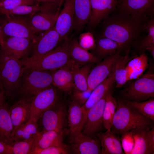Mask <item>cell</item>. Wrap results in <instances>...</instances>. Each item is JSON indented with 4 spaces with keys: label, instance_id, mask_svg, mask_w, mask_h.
Wrapping results in <instances>:
<instances>
[{
    "label": "cell",
    "instance_id": "6da1fadb",
    "mask_svg": "<svg viewBox=\"0 0 154 154\" xmlns=\"http://www.w3.org/2000/svg\"><path fill=\"white\" fill-rule=\"evenodd\" d=\"M118 12L103 20L98 36L110 38L124 48L138 37L149 19Z\"/></svg>",
    "mask_w": 154,
    "mask_h": 154
},
{
    "label": "cell",
    "instance_id": "7a4b0ae2",
    "mask_svg": "<svg viewBox=\"0 0 154 154\" xmlns=\"http://www.w3.org/2000/svg\"><path fill=\"white\" fill-rule=\"evenodd\" d=\"M21 61L0 48V83L10 100L17 95L19 83L25 70Z\"/></svg>",
    "mask_w": 154,
    "mask_h": 154
},
{
    "label": "cell",
    "instance_id": "3957f363",
    "mask_svg": "<svg viewBox=\"0 0 154 154\" xmlns=\"http://www.w3.org/2000/svg\"><path fill=\"white\" fill-rule=\"evenodd\" d=\"M121 145L126 154H154V128L145 126L122 134Z\"/></svg>",
    "mask_w": 154,
    "mask_h": 154
},
{
    "label": "cell",
    "instance_id": "277c9868",
    "mask_svg": "<svg viewBox=\"0 0 154 154\" xmlns=\"http://www.w3.org/2000/svg\"><path fill=\"white\" fill-rule=\"evenodd\" d=\"M117 103L111 128L113 133L122 135L139 127L152 126L153 121L127 104L124 101L119 100Z\"/></svg>",
    "mask_w": 154,
    "mask_h": 154
},
{
    "label": "cell",
    "instance_id": "5b68a950",
    "mask_svg": "<svg viewBox=\"0 0 154 154\" xmlns=\"http://www.w3.org/2000/svg\"><path fill=\"white\" fill-rule=\"evenodd\" d=\"M19 83L17 95L31 99L38 92L52 85L54 71L26 68Z\"/></svg>",
    "mask_w": 154,
    "mask_h": 154
},
{
    "label": "cell",
    "instance_id": "8992f818",
    "mask_svg": "<svg viewBox=\"0 0 154 154\" xmlns=\"http://www.w3.org/2000/svg\"><path fill=\"white\" fill-rule=\"evenodd\" d=\"M69 38L41 58L33 61H21L25 69L54 71L65 66L71 60L68 48Z\"/></svg>",
    "mask_w": 154,
    "mask_h": 154
},
{
    "label": "cell",
    "instance_id": "52a82bcc",
    "mask_svg": "<svg viewBox=\"0 0 154 154\" xmlns=\"http://www.w3.org/2000/svg\"><path fill=\"white\" fill-rule=\"evenodd\" d=\"M127 86L122 92L124 101H145L154 97V74L146 73Z\"/></svg>",
    "mask_w": 154,
    "mask_h": 154
},
{
    "label": "cell",
    "instance_id": "ba28073f",
    "mask_svg": "<svg viewBox=\"0 0 154 154\" xmlns=\"http://www.w3.org/2000/svg\"><path fill=\"white\" fill-rule=\"evenodd\" d=\"M62 40L54 26L37 35L36 40L33 43L31 56L20 60L23 62L36 60L55 48Z\"/></svg>",
    "mask_w": 154,
    "mask_h": 154
},
{
    "label": "cell",
    "instance_id": "9c48e42d",
    "mask_svg": "<svg viewBox=\"0 0 154 154\" xmlns=\"http://www.w3.org/2000/svg\"><path fill=\"white\" fill-rule=\"evenodd\" d=\"M0 25L4 35L9 37L27 38L34 42L37 35L34 34L27 20L14 15H5L0 17Z\"/></svg>",
    "mask_w": 154,
    "mask_h": 154
},
{
    "label": "cell",
    "instance_id": "30bf717a",
    "mask_svg": "<svg viewBox=\"0 0 154 154\" xmlns=\"http://www.w3.org/2000/svg\"><path fill=\"white\" fill-rule=\"evenodd\" d=\"M61 6L52 3L46 9L30 15V19L27 21L34 34H39L54 26Z\"/></svg>",
    "mask_w": 154,
    "mask_h": 154
},
{
    "label": "cell",
    "instance_id": "8fae6325",
    "mask_svg": "<svg viewBox=\"0 0 154 154\" xmlns=\"http://www.w3.org/2000/svg\"><path fill=\"white\" fill-rule=\"evenodd\" d=\"M121 50H118L106 57L92 68L88 77V89L92 90L111 74Z\"/></svg>",
    "mask_w": 154,
    "mask_h": 154
},
{
    "label": "cell",
    "instance_id": "7c38bea8",
    "mask_svg": "<svg viewBox=\"0 0 154 154\" xmlns=\"http://www.w3.org/2000/svg\"><path fill=\"white\" fill-rule=\"evenodd\" d=\"M56 87L52 84L38 92L31 100L29 119L38 121L42 113L55 104L58 96Z\"/></svg>",
    "mask_w": 154,
    "mask_h": 154
},
{
    "label": "cell",
    "instance_id": "4fadbf2b",
    "mask_svg": "<svg viewBox=\"0 0 154 154\" xmlns=\"http://www.w3.org/2000/svg\"><path fill=\"white\" fill-rule=\"evenodd\" d=\"M116 10L134 17L149 19L153 17L154 0H124Z\"/></svg>",
    "mask_w": 154,
    "mask_h": 154
},
{
    "label": "cell",
    "instance_id": "5bb4252c",
    "mask_svg": "<svg viewBox=\"0 0 154 154\" xmlns=\"http://www.w3.org/2000/svg\"><path fill=\"white\" fill-rule=\"evenodd\" d=\"M34 42L27 38L9 37L5 38L0 48L13 57L20 60L28 56Z\"/></svg>",
    "mask_w": 154,
    "mask_h": 154
},
{
    "label": "cell",
    "instance_id": "9a60e30c",
    "mask_svg": "<svg viewBox=\"0 0 154 154\" xmlns=\"http://www.w3.org/2000/svg\"><path fill=\"white\" fill-rule=\"evenodd\" d=\"M105 102V95L89 110L82 129L84 135L93 137L101 128L103 124V116Z\"/></svg>",
    "mask_w": 154,
    "mask_h": 154
},
{
    "label": "cell",
    "instance_id": "2e32d148",
    "mask_svg": "<svg viewBox=\"0 0 154 154\" xmlns=\"http://www.w3.org/2000/svg\"><path fill=\"white\" fill-rule=\"evenodd\" d=\"M70 139L71 143V149L74 153L101 154V144L99 139L86 136L81 131Z\"/></svg>",
    "mask_w": 154,
    "mask_h": 154
},
{
    "label": "cell",
    "instance_id": "e0dca14e",
    "mask_svg": "<svg viewBox=\"0 0 154 154\" xmlns=\"http://www.w3.org/2000/svg\"><path fill=\"white\" fill-rule=\"evenodd\" d=\"M74 0H65L63 7L60 12L54 27L62 39L68 38L73 28Z\"/></svg>",
    "mask_w": 154,
    "mask_h": 154
},
{
    "label": "cell",
    "instance_id": "ac0fdd59",
    "mask_svg": "<svg viewBox=\"0 0 154 154\" xmlns=\"http://www.w3.org/2000/svg\"><path fill=\"white\" fill-rule=\"evenodd\" d=\"M80 65L71 59L66 65L54 71L52 84L65 92L70 91L74 86V77L76 70Z\"/></svg>",
    "mask_w": 154,
    "mask_h": 154
},
{
    "label": "cell",
    "instance_id": "d6986e66",
    "mask_svg": "<svg viewBox=\"0 0 154 154\" xmlns=\"http://www.w3.org/2000/svg\"><path fill=\"white\" fill-rule=\"evenodd\" d=\"M91 12L88 23V26L94 28L116 10L119 5L117 0H90Z\"/></svg>",
    "mask_w": 154,
    "mask_h": 154
},
{
    "label": "cell",
    "instance_id": "ffe728a7",
    "mask_svg": "<svg viewBox=\"0 0 154 154\" xmlns=\"http://www.w3.org/2000/svg\"><path fill=\"white\" fill-rule=\"evenodd\" d=\"M115 82L114 68L111 74L92 91L89 98L81 106L82 120L80 128L82 130L90 109L99 101L110 89Z\"/></svg>",
    "mask_w": 154,
    "mask_h": 154
},
{
    "label": "cell",
    "instance_id": "44dd1931",
    "mask_svg": "<svg viewBox=\"0 0 154 154\" xmlns=\"http://www.w3.org/2000/svg\"><path fill=\"white\" fill-rule=\"evenodd\" d=\"M56 104L44 111L38 119H40L43 130L62 131L64 113L63 107Z\"/></svg>",
    "mask_w": 154,
    "mask_h": 154
},
{
    "label": "cell",
    "instance_id": "7402d4cb",
    "mask_svg": "<svg viewBox=\"0 0 154 154\" xmlns=\"http://www.w3.org/2000/svg\"><path fill=\"white\" fill-rule=\"evenodd\" d=\"M31 100L20 98L9 108V114L13 127V137L16 129L29 119Z\"/></svg>",
    "mask_w": 154,
    "mask_h": 154
},
{
    "label": "cell",
    "instance_id": "603a6c76",
    "mask_svg": "<svg viewBox=\"0 0 154 154\" xmlns=\"http://www.w3.org/2000/svg\"><path fill=\"white\" fill-rule=\"evenodd\" d=\"M63 135L62 131H39L35 137L31 152L36 149H44L52 146L65 144L63 142Z\"/></svg>",
    "mask_w": 154,
    "mask_h": 154
},
{
    "label": "cell",
    "instance_id": "cb8c5ba5",
    "mask_svg": "<svg viewBox=\"0 0 154 154\" xmlns=\"http://www.w3.org/2000/svg\"><path fill=\"white\" fill-rule=\"evenodd\" d=\"M68 48L71 59L80 65L100 62V59L94 54L82 48L75 37L69 39Z\"/></svg>",
    "mask_w": 154,
    "mask_h": 154
},
{
    "label": "cell",
    "instance_id": "d4e9b609",
    "mask_svg": "<svg viewBox=\"0 0 154 154\" xmlns=\"http://www.w3.org/2000/svg\"><path fill=\"white\" fill-rule=\"evenodd\" d=\"M90 0H74L73 29L80 32L89 22L91 16Z\"/></svg>",
    "mask_w": 154,
    "mask_h": 154
},
{
    "label": "cell",
    "instance_id": "484cf974",
    "mask_svg": "<svg viewBox=\"0 0 154 154\" xmlns=\"http://www.w3.org/2000/svg\"><path fill=\"white\" fill-rule=\"evenodd\" d=\"M101 144V154H124L119 138L111 130L97 133Z\"/></svg>",
    "mask_w": 154,
    "mask_h": 154
},
{
    "label": "cell",
    "instance_id": "4316f807",
    "mask_svg": "<svg viewBox=\"0 0 154 154\" xmlns=\"http://www.w3.org/2000/svg\"><path fill=\"white\" fill-rule=\"evenodd\" d=\"M0 141L11 145L14 142L9 108L5 102L0 106Z\"/></svg>",
    "mask_w": 154,
    "mask_h": 154
},
{
    "label": "cell",
    "instance_id": "83f0119b",
    "mask_svg": "<svg viewBox=\"0 0 154 154\" xmlns=\"http://www.w3.org/2000/svg\"><path fill=\"white\" fill-rule=\"evenodd\" d=\"M149 66L147 56L144 53L135 55L128 62L126 70L128 81L136 79L142 74Z\"/></svg>",
    "mask_w": 154,
    "mask_h": 154
},
{
    "label": "cell",
    "instance_id": "f1b7e54d",
    "mask_svg": "<svg viewBox=\"0 0 154 154\" xmlns=\"http://www.w3.org/2000/svg\"><path fill=\"white\" fill-rule=\"evenodd\" d=\"M95 42V47L93 50L94 53V54L100 59L105 58L117 50L123 48L120 44L106 37L98 36Z\"/></svg>",
    "mask_w": 154,
    "mask_h": 154
},
{
    "label": "cell",
    "instance_id": "f546056e",
    "mask_svg": "<svg viewBox=\"0 0 154 154\" xmlns=\"http://www.w3.org/2000/svg\"><path fill=\"white\" fill-rule=\"evenodd\" d=\"M81 106L73 101L69 105L68 110V123L70 139L76 133L82 131L80 128L82 120Z\"/></svg>",
    "mask_w": 154,
    "mask_h": 154
},
{
    "label": "cell",
    "instance_id": "4dcf8cb0",
    "mask_svg": "<svg viewBox=\"0 0 154 154\" xmlns=\"http://www.w3.org/2000/svg\"><path fill=\"white\" fill-rule=\"evenodd\" d=\"M129 48L124 55L119 56L115 64L114 78L117 88L122 87L128 81L126 70V66L128 62L134 56H129Z\"/></svg>",
    "mask_w": 154,
    "mask_h": 154
},
{
    "label": "cell",
    "instance_id": "1f68e13d",
    "mask_svg": "<svg viewBox=\"0 0 154 154\" xmlns=\"http://www.w3.org/2000/svg\"><path fill=\"white\" fill-rule=\"evenodd\" d=\"M37 122V120L32 118L21 125L15 132L14 141L28 140L34 137L39 131Z\"/></svg>",
    "mask_w": 154,
    "mask_h": 154
},
{
    "label": "cell",
    "instance_id": "d6a6232c",
    "mask_svg": "<svg viewBox=\"0 0 154 154\" xmlns=\"http://www.w3.org/2000/svg\"><path fill=\"white\" fill-rule=\"evenodd\" d=\"M105 102L103 116V125L107 130H110L117 106V103L110 90L105 95Z\"/></svg>",
    "mask_w": 154,
    "mask_h": 154
},
{
    "label": "cell",
    "instance_id": "836d02e7",
    "mask_svg": "<svg viewBox=\"0 0 154 154\" xmlns=\"http://www.w3.org/2000/svg\"><path fill=\"white\" fill-rule=\"evenodd\" d=\"M94 64L88 63L77 69L74 75V90L84 91L88 89V77Z\"/></svg>",
    "mask_w": 154,
    "mask_h": 154
},
{
    "label": "cell",
    "instance_id": "e575fe53",
    "mask_svg": "<svg viewBox=\"0 0 154 154\" xmlns=\"http://www.w3.org/2000/svg\"><path fill=\"white\" fill-rule=\"evenodd\" d=\"M32 5H22L18 6L12 10L5 12L3 15L8 16L14 15H33L47 9L51 2H40Z\"/></svg>",
    "mask_w": 154,
    "mask_h": 154
},
{
    "label": "cell",
    "instance_id": "d590c367",
    "mask_svg": "<svg viewBox=\"0 0 154 154\" xmlns=\"http://www.w3.org/2000/svg\"><path fill=\"white\" fill-rule=\"evenodd\" d=\"M141 102L124 101L126 103L145 116L154 121V99Z\"/></svg>",
    "mask_w": 154,
    "mask_h": 154
},
{
    "label": "cell",
    "instance_id": "8d00e7d4",
    "mask_svg": "<svg viewBox=\"0 0 154 154\" xmlns=\"http://www.w3.org/2000/svg\"><path fill=\"white\" fill-rule=\"evenodd\" d=\"M144 29L147 30V34L142 40L139 46L141 49L143 50L154 46V19L153 17L147 20L144 25Z\"/></svg>",
    "mask_w": 154,
    "mask_h": 154
},
{
    "label": "cell",
    "instance_id": "74e56055",
    "mask_svg": "<svg viewBox=\"0 0 154 154\" xmlns=\"http://www.w3.org/2000/svg\"><path fill=\"white\" fill-rule=\"evenodd\" d=\"M40 3L34 0H0V14L3 15L21 5H32Z\"/></svg>",
    "mask_w": 154,
    "mask_h": 154
},
{
    "label": "cell",
    "instance_id": "f35d334b",
    "mask_svg": "<svg viewBox=\"0 0 154 154\" xmlns=\"http://www.w3.org/2000/svg\"><path fill=\"white\" fill-rule=\"evenodd\" d=\"M35 137L28 140L14 141L11 145L12 154H31Z\"/></svg>",
    "mask_w": 154,
    "mask_h": 154
},
{
    "label": "cell",
    "instance_id": "ab89813d",
    "mask_svg": "<svg viewBox=\"0 0 154 154\" xmlns=\"http://www.w3.org/2000/svg\"><path fill=\"white\" fill-rule=\"evenodd\" d=\"M78 42L82 48L87 51L93 50L95 47V40L92 33L90 31L81 34Z\"/></svg>",
    "mask_w": 154,
    "mask_h": 154
},
{
    "label": "cell",
    "instance_id": "60d3db41",
    "mask_svg": "<svg viewBox=\"0 0 154 154\" xmlns=\"http://www.w3.org/2000/svg\"><path fill=\"white\" fill-rule=\"evenodd\" d=\"M69 153L65 144L50 147L44 149H36L33 150L31 154H66Z\"/></svg>",
    "mask_w": 154,
    "mask_h": 154
},
{
    "label": "cell",
    "instance_id": "b9f144b4",
    "mask_svg": "<svg viewBox=\"0 0 154 154\" xmlns=\"http://www.w3.org/2000/svg\"><path fill=\"white\" fill-rule=\"evenodd\" d=\"M92 91L88 89L84 91H80L74 90L72 95L73 101L82 106L87 101Z\"/></svg>",
    "mask_w": 154,
    "mask_h": 154
},
{
    "label": "cell",
    "instance_id": "7bdbcfd3",
    "mask_svg": "<svg viewBox=\"0 0 154 154\" xmlns=\"http://www.w3.org/2000/svg\"><path fill=\"white\" fill-rule=\"evenodd\" d=\"M0 154H12L11 145L0 141Z\"/></svg>",
    "mask_w": 154,
    "mask_h": 154
},
{
    "label": "cell",
    "instance_id": "ee69618b",
    "mask_svg": "<svg viewBox=\"0 0 154 154\" xmlns=\"http://www.w3.org/2000/svg\"><path fill=\"white\" fill-rule=\"evenodd\" d=\"M6 96L2 87L0 86V106L5 102Z\"/></svg>",
    "mask_w": 154,
    "mask_h": 154
},
{
    "label": "cell",
    "instance_id": "f6af8a7d",
    "mask_svg": "<svg viewBox=\"0 0 154 154\" xmlns=\"http://www.w3.org/2000/svg\"><path fill=\"white\" fill-rule=\"evenodd\" d=\"M5 37L3 33L2 28L0 25V45L1 46Z\"/></svg>",
    "mask_w": 154,
    "mask_h": 154
},
{
    "label": "cell",
    "instance_id": "bcb514c9",
    "mask_svg": "<svg viewBox=\"0 0 154 154\" xmlns=\"http://www.w3.org/2000/svg\"><path fill=\"white\" fill-rule=\"evenodd\" d=\"M64 0H42L43 2H51L57 3L61 5Z\"/></svg>",
    "mask_w": 154,
    "mask_h": 154
},
{
    "label": "cell",
    "instance_id": "7dc6e473",
    "mask_svg": "<svg viewBox=\"0 0 154 154\" xmlns=\"http://www.w3.org/2000/svg\"><path fill=\"white\" fill-rule=\"evenodd\" d=\"M146 50H147L151 54L153 58H154V46H152L147 48Z\"/></svg>",
    "mask_w": 154,
    "mask_h": 154
},
{
    "label": "cell",
    "instance_id": "c3c4849f",
    "mask_svg": "<svg viewBox=\"0 0 154 154\" xmlns=\"http://www.w3.org/2000/svg\"><path fill=\"white\" fill-rule=\"evenodd\" d=\"M38 2H42V0H34Z\"/></svg>",
    "mask_w": 154,
    "mask_h": 154
},
{
    "label": "cell",
    "instance_id": "681fc988",
    "mask_svg": "<svg viewBox=\"0 0 154 154\" xmlns=\"http://www.w3.org/2000/svg\"><path fill=\"white\" fill-rule=\"evenodd\" d=\"M0 86H1V87H2V86H1V83H0Z\"/></svg>",
    "mask_w": 154,
    "mask_h": 154
},
{
    "label": "cell",
    "instance_id": "f907efd6",
    "mask_svg": "<svg viewBox=\"0 0 154 154\" xmlns=\"http://www.w3.org/2000/svg\"><path fill=\"white\" fill-rule=\"evenodd\" d=\"M124 0H121V1H124Z\"/></svg>",
    "mask_w": 154,
    "mask_h": 154
}]
</instances>
